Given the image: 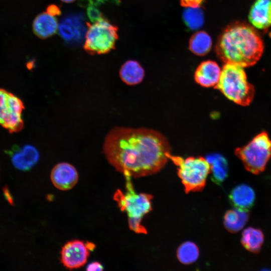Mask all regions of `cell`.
<instances>
[{
    "label": "cell",
    "instance_id": "cell-13",
    "mask_svg": "<svg viewBox=\"0 0 271 271\" xmlns=\"http://www.w3.org/2000/svg\"><path fill=\"white\" fill-rule=\"evenodd\" d=\"M39 153L37 149L30 145L22 148H14L11 151V159L17 169L26 171L30 170L38 161Z\"/></svg>",
    "mask_w": 271,
    "mask_h": 271
},
{
    "label": "cell",
    "instance_id": "cell-29",
    "mask_svg": "<svg viewBox=\"0 0 271 271\" xmlns=\"http://www.w3.org/2000/svg\"><path fill=\"white\" fill-rule=\"evenodd\" d=\"M3 190H4V195L6 196V198L7 199L8 201L10 203L13 204V199L10 194V192H9V190L6 187Z\"/></svg>",
    "mask_w": 271,
    "mask_h": 271
},
{
    "label": "cell",
    "instance_id": "cell-3",
    "mask_svg": "<svg viewBox=\"0 0 271 271\" xmlns=\"http://www.w3.org/2000/svg\"><path fill=\"white\" fill-rule=\"evenodd\" d=\"M214 88L228 99L242 106L249 105L254 95V88L248 82L243 67L231 63H225Z\"/></svg>",
    "mask_w": 271,
    "mask_h": 271
},
{
    "label": "cell",
    "instance_id": "cell-26",
    "mask_svg": "<svg viewBox=\"0 0 271 271\" xmlns=\"http://www.w3.org/2000/svg\"><path fill=\"white\" fill-rule=\"evenodd\" d=\"M203 0H180L182 6L188 8H196L200 6Z\"/></svg>",
    "mask_w": 271,
    "mask_h": 271
},
{
    "label": "cell",
    "instance_id": "cell-17",
    "mask_svg": "<svg viewBox=\"0 0 271 271\" xmlns=\"http://www.w3.org/2000/svg\"><path fill=\"white\" fill-rule=\"evenodd\" d=\"M119 76L122 81L129 85H134L141 83L145 76V71L137 61L128 60L121 67Z\"/></svg>",
    "mask_w": 271,
    "mask_h": 271
},
{
    "label": "cell",
    "instance_id": "cell-1",
    "mask_svg": "<svg viewBox=\"0 0 271 271\" xmlns=\"http://www.w3.org/2000/svg\"><path fill=\"white\" fill-rule=\"evenodd\" d=\"M103 152L124 177L139 178L161 170L169 159L171 148L167 139L157 130L117 126L106 135Z\"/></svg>",
    "mask_w": 271,
    "mask_h": 271
},
{
    "label": "cell",
    "instance_id": "cell-22",
    "mask_svg": "<svg viewBox=\"0 0 271 271\" xmlns=\"http://www.w3.org/2000/svg\"><path fill=\"white\" fill-rule=\"evenodd\" d=\"M199 254L197 246L193 242L187 241L182 243L178 248L177 256L179 261L188 264L194 262Z\"/></svg>",
    "mask_w": 271,
    "mask_h": 271
},
{
    "label": "cell",
    "instance_id": "cell-8",
    "mask_svg": "<svg viewBox=\"0 0 271 271\" xmlns=\"http://www.w3.org/2000/svg\"><path fill=\"white\" fill-rule=\"evenodd\" d=\"M22 101L13 93L0 88V125L10 132L21 130L24 126Z\"/></svg>",
    "mask_w": 271,
    "mask_h": 271
},
{
    "label": "cell",
    "instance_id": "cell-25",
    "mask_svg": "<svg viewBox=\"0 0 271 271\" xmlns=\"http://www.w3.org/2000/svg\"><path fill=\"white\" fill-rule=\"evenodd\" d=\"M87 15L92 22H94L103 17L102 13L94 6H89L87 9Z\"/></svg>",
    "mask_w": 271,
    "mask_h": 271
},
{
    "label": "cell",
    "instance_id": "cell-30",
    "mask_svg": "<svg viewBox=\"0 0 271 271\" xmlns=\"http://www.w3.org/2000/svg\"><path fill=\"white\" fill-rule=\"evenodd\" d=\"M62 2L66 3H70L74 2L75 0H61Z\"/></svg>",
    "mask_w": 271,
    "mask_h": 271
},
{
    "label": "cell",
    "instance_id": "cell-15",
    "mask_svg": "<svg viewBox=\"0 0 271 271\" xmlns=\"http://www.w3.org/2000/svg\"><path fill=\"white\" fill-rule=\"evenodd\" d=\"M59 24L55 16L47 12L38 15L33 23L34 33L38 38L47 39L54 35L58 29Z\"/></svg>",
    "mask_w": 271,
    "mask_h": 271
},
{
    "label": "cell",
    "instance_id": "cell-20",
    "mask_svg": "<svg viewBox=\"0 0 271 271\" xmlns=\"http://www.w3.org/2000/svg\"><path fill=\"white\" fill-rule=\"evenodd\" d=\"M263 240V234L260 230L250 227L242 232L241 242L248 251L257 252L261 247Z\"/></svg>",
    "mask_w": 271,
    "mask_h": 271
},
{
    "label": "cell",
    "instance_id": "cell-16",
    "mask_svg": "<svg viewBox=\"0 0 271 271\" xmlns=\"http://www.w3.org/2000/svg\"><path fill=\"white\" fill-rule=\"evenodd\" d=\"M229 198L231 204L236 208L247 210L254 203L255 193L249 186L241 184L231 191Z\"/></svg>",
    "mask_w": 271,
    "mask_h": 271
},
{
    "label": "cell",
    "instance_id": "cell-5",
    "mask_svg": "<svg viewBox=\"0 0 271 271\" xmlns=\"http://www.w3.org/2000/svg\"><path fill=\"white\" fill-rule=\"evenodd\" d=\"M87 30L83 45L90 55H101L115 49L118 39V28L102 17L93 24L86 23Z\"/></svg>",
    "mask_w": 271,
    "mask_h": 271
},
{
    "label": "cell",
    "instance_id": "cell-14",
    "mask_svg": "<svg viewBox=\"0 0 271 271\" xmlns=\"http://www.w3.org/2000/svg\"><path fill=\"white\" fill-rule=\"evenodd\" d=\"M58 30L61 37L67 41H79L85 31L81 17L76 15L63 19L59 24Z\"/></svg>",
    "mask_w": 271,
    "mask_h": 271
},
{
    "label": "cell",
    "instance_id": "cell-19",
    "mask_svg": "<svg viewBox=\"0 0 271 271\" xmlns=\"http://www.w3.org/2000/svg\"><path fill=\"white\" fill-rule=\"evenodd\" d=\"M249 214L247 210L238 208L228 210L224 216V224L226 228L231 232L240 230L245 225Z\"/></svg>",
    "mask_w": 271,
    "mask_h": 271
},
{
    "label": "cell",
    "instance_id": "cell-28",
    "mask_svg": "<svg viewBox=\"0 0 271 271\" xmlns=\"http://www.w3.org/2000/svg\"><path fill=\"white\" fill-rule=\"evenodd\" d=\"M86 270L87 271H101L103 270V266L98 262H93L87 265Z\"/></svg>",
    "mask_w": 271,
    "mask_h": 271
},
{
    "label": "cell",
    "instance_id": "cell-6",
    "mask_svg": "<svg viewBox=\"0 0 271 271\" xmlns=\"http://www.w3.org/2000/svg\"><path fill=\"white\" fill-rule=\"evenodd\" d=\"M235 154L247 171L257 174L264 170L271 158V140L267 133L262 131L245 146L237 148Z\"/></svg>",
    "mask_w": 271,
    "mask_h": 271
},
{
    "label": "cell",
    "instance_id": "cell-4",
    "mask_svg": "<svg viewBox=\"0 0 271 271\" xmlns=\"http://www.w3.org/2000/svg\"><path fill=\"white\" fill-rule=\"evenodd\" d=\"M169 158L177 166L178 176L186 193L203 190L210 173V166L206 158L189 157L184 159L171 154Z\"/></svg>",
    "mask_w": 271,
    "mask_h": 271
},
{
    "label": "cell",
    "instance_id": "cell-24",
    "mask_svg": "<svg viewBox=\"0 0 271 271\" xmlns=\"http://www.w3.org/2000/svg\"><path fill=\"white\" fill-rule=\"evenodd\" d=\"M142 219L128 218L130 229L138 233H147V230L141 224Z\"/></svg>",
    "mask_w": 271,
    "mask_h": 271
},
{
    "label": "cell",
    "instance_id": "cell-18",
    "mask_svg": "<svg viewBox=\"0 0 271 271\" xmlns=\"http://www.w3.org/2000/svg\"><path fill=\"white\" fill-rule=\"evenodd\" d=\"M206 159L210 166L212 181L220 185L226 178L228 174L227 160L219 154L208 155Z\"/></svg>",
    "mask_w": 271,
    "mask_h": 271
},
{
    "label": "cell",
    "instance_id": "cell-21",
    "mask_svg": "<svg viewBox=\"0 0 271 271\" xmlns=\"http://www.w3.org/2000/svg\"><path fill=\"white\" fill-rule=\"evenodd\" d=\"M212 39L205 32L199 31L194 34L189 41V49L194 54L204 56L208 53L212 47Z\"/></svg>",
    "mask_w": 271,
    "mask_h": 271
},
{
    "label": "cell",
    "instance_id": "cell-9",
    "mask_svg": "<svg viewBox=\"0 0 271 271\" xmlns=\"http://www.w3.org/2000/svg\"><path fill=\"white\" fill-rule=\"evenodd\" d=\"M92 243H84L79 240L67 242L61 251V260L63 264L69 269L80 267L85 264L89 255V251L93 249Z\"/></svg>",
    "mask_w": 271,
    "mask_h": 271
},
{
    "label": "cell",
    "instance_id": "cell-7",
    "mask_svg": "<svg viewBox=\"0 0 271 271\" xmlns=\"http://www.w3.org/2000/svg\"><path fill=\"white\" fill-rule=\"evenodd\" d=\"M127 191L123 193L120 190L116 191L114 199L122 211H125L128 218H140L152 210V196L145 193L137 194L134 191L130 177H125Z\"/></svg>",
    "mask_w": 271,
    "mask_h": 271
},
{
    "label": "cell",
    "instance_id": "cell-23",
    "mask_svg": "<svg viewBox=\"0 0 271 271\" xmlns=\"http://www.w3.org/2000/svg\"><path fill=\"white\" fill-rule=\"evenodd\" d=\"M190 8L191 11H186L184 19L190 28H197L202 23V14H200L199 11L192 10V8Z\"/></svg>",
    "mask_w": 271,
    "mask_h": 271
},
{
    "label": "cell",
    "instance_id": "cell-12",
    "mask_svg": "<svg viewBox=\"0 0 271 271\" xmlns=\"http://www.w3.org/2000/svg\"><path fill=\"white\" fill-rule=\"evenodd\" d=\"M221 72V70L216 62L205 61L196 68L194 79L197 83L202 87H215L219 81Z\"/></svg>",
    "mask_w": 271,
    "mask_h": 271
},
{
    "label": "cell",
    "instance_id": "cell-2",
    "mask_svg": "<svg viewBox=\"0 0 271 271\" xmlns=\"http://www.w3.org/2000/svg\"><path fill=\"white\" fill-rule=\"evenodd\" d=\"M263 51L262 39L252 26L235 22L227 26L220 35L215 52L225 63L246 67L254 65Z\"/></svg>",
    "mask_w": 271,
    "mask_h": 271
},
{
    "label": "cell",
    "instance_id": "cell-27",
    "mask_svg": "<svg viewBox=\"0 0 271 271\" xmlns=\"http://www.w3.org/2000/svg\"><path fill=\"white\" fill-rule=\"evenodd\" d=\"M46 12L53 16H56L61 14V11L59 8L55 5H51L47 8Z\"/></svg>",
    "mask_w": 271,
    "mask_h": 271
},
{
    "label": "cell",
    "instance_id": "cell-10",
    "mask_svg": "<svg viewBox=\"0 0 271 271\" xmlns=\"http://www.w3.org/2000/svg\"><path fill=\"white\" fill-rule=\"evenodd\" d=\"M78 174L75 168L68 163H60L54 167L51 173V180L57 189L68 190L77 183Z\"/></svg>",
    "mask_w": 271,
    "mask_h": 271
},
{
    "label": "cell",
    "instance_id": "cell-11",
    "mask_svg": "<svg viewBox=\"0 0 271 271\" xmlns=\"http://www.w3.org/2000/svg\"><path fill=\"white\" fill-rule=\"evenodd\" d=\"M248 20L254 28L265 30L271 26V0H255L248 14Z\"/></svg>",
    "mask_w": 271,
    "mask_h": 271
}]
</instances>
